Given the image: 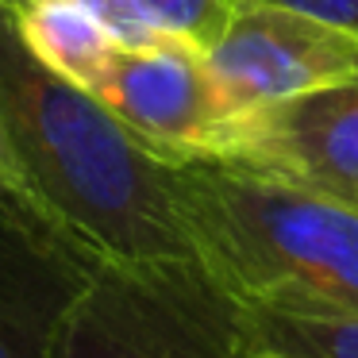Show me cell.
Wrapping results in <instances>:
<instances>
[{
  "label": "cell",
  "mask_w": 358,
  "mask_h": 358,
  "mask_svg": "<svg viewBox=\"0 0 358 358\" xmlns=\"http://www.w3.org/2000/svg\"><path fill=\"white\" fill-rule=\"evenodd\" d=\"M0 124L89 262L193 258L170 201V162L27 47L8 0H0Z\"/></svg>",
  "instance_id": "6da1fadb"
},
{
  "label": "cell",
  "mask_w": 358,
  "mask_h": 358,
  "mask_svg": "<svg viewBox=\"0 0 358 358\" xmlns=\"http://www.w3.org/2000/svg\"><path fill=\"white\" fill-rule=\"evenodd\" d=\"M170 201L239 304L358 320V208L227 158L170 162Z\"/></svg>",
  "instance_id": "7a4b0ae2"
},
{
  "label": "cell",
  "mask_w": 358,
  "mask_h": 358,
  "mask_svg": "<svg viewBox=\"0 0 358 358\" xmlns=\"http://www.w3.org/2000/svg\"><path fill=\"white\" fill-rule=\"evenodd\" d=\"M243 304L196 258L101 262L58 358H243Z\"/></svg>",
  "instance_id": "3957f363"
},
{
  "label": "cell",
  "mask_w": 358,
  "mask_h": 358,
  "mask_svg": "<svg viewBox=\"0 0 358 358\" xmlns=\"http://www.w3.org/2000/svg\"><path fill=\"white\" fill-rule=\"evenodd\" d=\"M85 93L162 162L227 158L247 116L216 81L204 47L181 35H162L150 47L116 43Z\"/></svg>",
  "instance_id": "277c9868"
},
{
  "label": "cell",
  "mask_w": 358,
  "mask_h": 358,
  "mask_svg": "<svg viewBox=\"0 0 358 358\" xmlns=\"http://www.w3.org/2000/svg\"><path fill=\"white\" fill-rule=\"evenodd\" d=\"M204 55L239 112L358 81V31L273 0H243Z\"/></svg>",
  "instance_id": "5b68a950"
},
{
  "label": "cell",
  "mask_w": 358,
  "mask_h": 358,
  "mask_svg": "<svg viewBox=\"0 0 358 358\" xmlns=\"http://www.w3.org/2000/svg\"><path fill=\"white\" fill-rule=\"evenodd\" d=\"M227 162L358 208V81L247 112Z\"/></svg>",
  "instance_id": "8992f818"
},
{
  "label": "cell",
  "mask_w": 358,
  "mask_h": 358,
  "mask_svg": "<svg viewBox=\"0 0 358 358\" xmlns=\"http://www.w3.org/2000/svg\"><path fill=\"white\" fill-rule=\"evenodd\" d=\"M96 262L0 208V358H58Z\"/></svg>",
  "instance_id": "52a82bcc"
},
{
  "label": "cell",
  "mask_w": 358,
  "mask_h": 358,
  "mask_svg": "<svg viewBox=\"0 0 358 358\" xmlns=\"http://www.w3.org/2000/svg\"><path fill=\"white\" fill-rule=\"evenodd\" d=\"M16 20L27 47L55 73H62L66 81H73L81 89L101 70L108 50L116 47V39L104 31L101 20L93 12H85L81 4H70V0L24 4V8H16Z\"/></svg>",
  "instance_id": "ba28073f"
},
{
  "label": "cell",
  "mask_w": 358,
  "mask_h": 358,
  "mask_svg": "<svg viewBox=\"0 0 358 358\" xmlns=\"http://www.w3.org/2000/svg\"><path fill=\"white\" fill-rule=\"evenodd\" d=\"M247 347H273L296 358H358V320L320 312L247 308Z\"/></svg>",
  "instance_id": "9c48e42d"
},
{
  "label": "cell",
  "mask_w": 358,
  "mask_h": 358,
  "mask_svg": "<svg viewBox=\"0 0 358 358\" xmlns=\"http://www.w3.org/2000/svg\"><path fill=\"white\" fill-rule=\"evenodd\" d=\"M0 208L12 212L16 220H24L27 227H35L39 235H47V239L62 243V247L78 250L70 243V235H66V227L58 224L55 208H50L47 201H43V193L35 189L31 173H27L24 158L16 155V147H12L8 131H4V124H0ZM81 255V250H78ZM85 258V255H81Z\"/></svg>",
  "instance_id": "30bf717a"
},
{
  "label": "cell",
  "mask_w": 358,
  "mask_h": 358,
  "mask_svg": "<svg viewBox=\"0 0 358 358\" xmlns=\"http://www.w3.org/2000/svg\"><path fill=\"white\" fill-rule=\"evenodd\" d=\"M162 31L181 35V39L196 43L208 50V43L224 31L231 12L243 0H135Z\"/></svg>",
  "instance_id": "8fae6325"
},
{
  "label": "cell",
  "mask_w": 358,
  "mask_h": 358,
  "mask_svg": "<svg viewBox=\"0 0 358 358\" xmlns=\"http://www.w3.org/2000/svg\"><path fill=\"white\" fill-rule=\"evenodd\" d=\"M8 4L12 8H24V4H39V0H8ZM70 4H81L85 12H93L104 24V31H108L120 47H150V43H158L162 35H170V31H162L135 0H70Z\"/></svg>",
  "instance_id": "7c38bea8"
},
{
  "label": "cell",
  "mask_w": 358,
  "mask_h": 358,
  "mask_svg": "<svg viewBox=\"0 0 358 358\" xmlns=\"http://www.w3.org/2000/svg\"><path fill=\"white\" fill-rule=\"evenodd\" d=\"M273 4H285L296 12H312L320 20H331L339 27L358 31V0H273Z\"/></svg>",
  "instance_id": "4fadbf2b"
},
{
  "label": "cell",
  "mask_w": 358,
  "mask_h": 358,
  "mask_svg": "<svg viewBox=\"0 0 358 358\" xmlns=\"http://www.w3.org/2000/svg\"><path fill=\"white\" fill-rule=\"evenodd\" d=\"M243 358H296V355H285V350H273V347H247Z\"/></svg>",
  "instance_id": "5bb4252c"
}]
</instances>
